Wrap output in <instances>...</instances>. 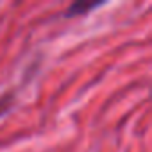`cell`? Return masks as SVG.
Here are the masks:
<instances>
[{"mask_svg": "<svg viewBox=\"0 0 152 152\" xmlns=\"http://www.w3.org/2000/svg\"><path fill=\"white\" fill-rule=\"evenodd\" d=\"M15 102H16L15 91H6V93L0 95V118L11 111V107L15 106Z\"/></svg>", "mask_w": 152, "mask_h": 152, "instance_id": "cell-2", "label": "cell"}, {"mask_svg": "<svg viewBox=\"0 0 152 152\" xmlns=\"http://www.w3.org/2000/svg\"><path fill=\"white\" fill-rule=\"evenodd\" d=\"M107 2H86V0H79V2L70 4V7L63 13V18H79V16H88L91 11H97L104 7Z\"/></svg>", "mask_w": 152, "mask_h": 152, "instance_id": "cell-1", "label": "cell"}]
</instances>
